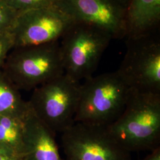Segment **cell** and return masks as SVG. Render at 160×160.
I'll use <instances>...</instances> for the list:
<instances>
[{
    "label": "cell",
    "instance_id": "cell-1",
    "mask_svg": "<svg viewBox=\"0 0 160 160\" xmlns=\"http://www.w3.org/2000/svg\"><path fill=\"white\" fill-rule=\"evenodd\" d=\"M107 128L130 152L160 147V94L131 89L122 113Z\"/></svg>",
    "mask_w": 160,
    "mask_h": 160
},
{
    "label": "cell",
    "instance_id": "cell-2",
    "mask_svg": "<svg viewBox=\"0 0 160 160\" xmlns=\"http://www.w3.org/2000/svg\"><path fill=\"white\" fill-rule=\"evenodd\" d=\"M130 91L116 71L84 80L75 122L109 126L122 113Z\"/></svg>",
    "mask_w": 160,
    "mask_h": 160
},
{
    "label": "cell",
    "instance_id": "cell-3",
    "mask_svg": "<svg viewBox=\"0 0 160 160\" xmlns=\"http://www.w3.org/2000/svg\"><path fill=\"white\" fill-rule=\"evenodd\" d=\"M2 72L18 90H30L65 74L59 40L14 48Z\"/></svg>",
    "mask_w": 160,
    "mask_h": 160
},
{
    "label": "cell",
    "instance_id": "cell-4",
    "mask_svg": "<svg viewBox=\"0 0 160 160\" xmlns=\"http://www.w3.org/2000/svg\"><path fill=\"white\" fill-rule=\"evenodd\" d=\"M112 39L103 29L75 21L59 40L65 74L78 82L92 77Z\"/></svg>",
    "mask_w": 160,
    "mask_h": 160
},
{
    "label": "cell",
    "instance_id": "cell-5",
    "mask_svg": "<svg viewBox=\"0 0 160 160\" xmlns=\"http://www.w3.org/2000/svg\"><path fill=\"white\" fill-rule=\"evenodd\" d=\"M80 88V82L64 74L34 88L30 108L55 134L62 133L75 123Z\"/></svg>",
    "mask_w": 160,
    "mask_h": 160
},
{
    "label": "cell",
    "instance_id": "cell-6",
    "mask_svg": "<svg viewBox=\"0 0 160 160\" xmlns=\"http://www.w3.org/2000/svg\"><path fill=\"white\" fill-rule=\"evenodd\" d=\"M126 52L116 71L128 87L160 94V39L158 32L126 39Z\"/></svg>",
    "mask_w": 160,
    "mask_h": 160
},
{
    "label": "cell",
    "instance_id": "cell-7",
    "mask_svg": "<svg viewBox=\"0 0 160 160\" xmlns=\"http://www.w3.org/2000/svg\"><path fill=\"white\" fill-rule=\"evenodd\" d=\"M61 134L64 160H132L107 127L75 122Z\"/></svg>",
    "mask_w": 160,
    "mask_h": 160
},
{
    "label": "cell",
    "instance_id": "cell-8",
    "mask_svg": "<svg viewBox=\"0 0 160 160\" xmlns=\"http://www.w3.org/2000/svg\"><path fill=\"white\" fill-rule=\"evenodd\" d=\"M75 20L57 5L19 12L9 32L14 48L60 40Z\"/></svg>",
    "mask_w": 160,
    "mask_h": 160
},
{
    "label": "cell",
    "instance_id": "cell-9",
    "mask_svg": "<svg viewBox=\"0 0 160 160\" xmlns=\"http://www.w3.org/2000/svg\"><path fill=\"white\" fill-rule=\"evenodd\" d=\"M57 6L75 21L103 29L113 39L125 38V10L111 0H58Z\"/></svg>",
    "mask_w": 160,
    "mask_h": 160
},
{
    "label": "cell",
    "instance_id": "cell-10",
    "mask_svg": "<svg viewBox=\"0 0 160 160\" xmlns=\"http://www.w3.org/2000/svg\"><path fill=\"white\" fill-rule=\"evenodd\" d=\"M24 149L21 160H64L55 141V134L31 109L24 119Z\"/></svg>",
    "mask_w": 160,
    "mask_h": 160
},
{
    "label": "cell",
    "instance_id": "cell-11",
    "mask_svg": "<svg viewBox=\"0 0 160 160\" xmlns=\"http://www.w3.org/2000/svg\"><path fill=\"white\" fill-rule=\"evenodd\" d=\"M160 0H129L125 11V39L158 32Z\"/></svg>",
    "mask_w": 160,
    "mask_h": 160
},
{
    "label": "cell",
    "instance_id": "cell-12",
    "mask_svg": "<svg viewBox=\"0 0 160 160\" xmlns=\"http://www.w3.org/2000/svg\"><path fill=\"white\" fill-rule=\"evenodd\" d=\"M30 110L18 89L0 71V115L24 119Z\"/></svg>",
    "mask_w": 160,
    "mask_h": 160
},
{
    "label": "cell",
    "instance_id": "cell-13",
    "mask_svg": "<svg viewBox=\"0 0 160 160\" xmlns=\"http://www.w3.org/2000/svg\"><path fill=\"white\" fill-rule=\"evenodd\" d=\"M24 119L0 115V143L21 157L24 149Z\"/></svg>",
    "mask_w": 160,
    "mask_h": 160
},
{
    "label": "cell",
    "instance_id": "cell-14",
    "mask_svg": "<svg viewBox=\"0 0 160 160\" xmlns=\"http://www.w3.org/2000/svg\"><path fill=\"white\" fill-rule=\"evenodd\" d=\"M17 12H26L35 8L57 5L58 0H3Z\"/></svg>",
    "mask_w": 160,
    "mask_h": 160
},
{
    "label": "cell",
    "instance_id": "cell-15",
    "mask_svg": "<svg viewBox=\"0 0 160 160\" xmlns=\"http://www.w3.org/2000/svg\"><path fill=\"white\" fill-rule=\"evenodd\" d=\"M18 14L19 12L0 0V32H10Z\"/></svg>",
    "mask_w": 160,
    "mask_h": 160
},
{
    "label": "cell",
    "instance_id": "cell-16",
    "mask_svg": "<svg viewBox=\"0 0 160 160\" xmlns=\"http://www.w3.org/2000/svg\"><path fill=\"white\" fill-rule=\"evenodd\" d=\"M14 48L12 34L9 32H0V71L10 52Z\"/></svg>",
    "mask_w": 160,
    "mask_h": 160
},
{
    "label": "cell",
    "instance_id": "cell-17",
    "mask_svg": "<svg viewBox=\"0 0 160 160\" xmlns=\"http://www.w3.org/2000/svg\"><path fill=\"white\" fill-rule=\"evenodd\" d=\"M141 160H160V147L152 151V152Z\"/></svg>",
    "mask_w": 160,
    "mask_h": 160
},
{
    "label": "cell",
    "instance_id": "cell-18",
    "mask_svg": "<svg viewBox=\"0 0 160 160\" xmlns=\"http://www.w3.org/2000/svg\"><path fill=\"white\" fill-rule=\"evenodd\" d=\"M0 155H17L11 149L8 148V147L0 143Z\"/></svg>",
    "mask_w": 160,
    "mask_h": 160
},
{
    "label": "cell",
    "instance_id": "cell-19",
    "mask_svg": "<svg viewBox=\"0 0 160 160\" xmlns=\"http://www.w3.org/2000/svg\"><path fill=\"white\" fill-rule=\"evenodd\" d=\"M22 157L18 155H0V160H21Z\"/></svg>",
    "mask_w": 160,
    "mask_h": 160
},
{
    "label": "cell",
    "instance_id": "cell-20",
    "mask_svg": "<svg viewBox=\"0 0 160 160\" xmlns=\"http://www.w3.org/2000/svg\"><path fill=\"white\" fill-rule=\"evenodd\" d=\"M118 6H120L122 8L125 10L126 6L128 5L129 0H111Z\"/></svg>",
    "mask_w": 160,
    "mask_h": 160
}]
</instances>
